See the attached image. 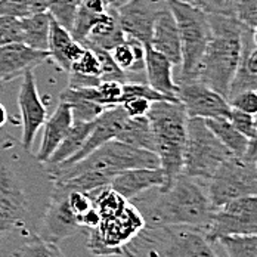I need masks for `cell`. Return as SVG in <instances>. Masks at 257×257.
<instances>
[{
	"mask_svg": "<svg viewBox=\"0 0 257 257\" xmlns=\"http://www.w3.org/2000/svg\"><path fill=\"white\" fill-rule=\"evenodd\" d=\"M52 185L45 164L20 141L0 139V257L37 235Z\"/></svg>",
	"mask_w": 257,
	"mask_h": 257,
	"instance_id": "1",
	"label": "cell"
},
{
	"mask_svg": "<svg viewBox=\"0 0 257 257\" xmlns=\"http://www.w3.org/2000/svg\"><path fill=\"white\" fill-rule=\"evenodd\" d=\"M52 182L70 189L90 192L108 186L112 178L130 169H157L160 160L155 153L126 145L117 139L108 141L84 158L71 164L46 166Z\"/></svg>",
	"mask_w": 257,
	"mask_h": 257,
	"instance_id": "2",
	"label": "cell"
},
{
	"mask_svg": "<svg viewBox=\"0 0 257 257\" xmlns=\"http://www.w3.org/2000/svg\"><path fill=\"white\" fill-rule=\"evenodd\" d=\"M155 191L153 195L145 192L132 200L147 228L191 226L206 231L214 207L204 182L179 175L169 189Z\"/></svg>",
	"mask_w": 257,
	"mask_h": 257,
	"instance_id": "3",
	"label": "cell"
},
{
	"mask_svg": "<svg viewBox=\"0 0 257 257\" xmlns=\"http://www.w3.org/2000/svg\"><path fill=\"white\" fill-rule=\"evenodd\" d=\"M210 39L198 70L197 80L228 96L229 84L241 55V39L245 27L231 14H208Z\"/></svg>",
	"mask_w": 257,
	"mask_h": 257,
	"instance_id": "4",
	"label": "cell"
},
{
	"mask_svg": "<svg viewBox=\"0 0 257 257\" xmlns=\"http://www.w3.org/2000/svg\"><path fill=\"white\" fill-rule=\"evenodd\" d=\"M127 257H222L204 229L191 226L144 228L124 251Z\"/></svg>",
	"mask_w": 257,
	"mask_h": 257,
	"instance_id": "5",
	"label": "cell"
},
{
	"mask_svg": "<svg viewBox=\"0 0 257 257\" xmlns=\"http://www.w3.org/2000/svg\"><path fill=\"white\" fill-rule=\"evenodd\" d=\"M147 117L154 135V153L166 176V183L160 191H166L182 175L188 115L180 102L157 101L151 103Z\"/></svg>",
	"mask_w": 257,
	"mask_h": 257,
	"instance_id": "6",
	"label": "cell"
},
{
	"mask_svg": "<svg viewBox=\"0 0 257 257\" xmlns=\"http://www.w3.org/2000/svg\"><path fill=\"white\" fill-rule=\"evenodd\" d=\"M167 5L179 28L180 70L175 77V83L197 80L211 34L208 14L192 3L180 0H167Z\"/></svg>",
	"mask_w": 257,
	"mask_h": 257,
	"instance_id": "7",
	"label": "cell"
},
{
	"mask_svg": "<svg viewBox=\"0 0 257 257\" xmlns=\"http://www.w3.org/2000/svg\"><path fill=\"white\" fill-rule=\"evenodd\" d=\"M231 153L207 127L204 118L188 117L182 175L206 183Z\"/></svg>",
	"mask_w": 257,
	"mask_h": 257,
	"instance_id": "8",
	"label": "cell"
},
{
	"mask_svg": "<svg viewBox=\"0 0 257 257\" xmlns=\"http://www.w3.org/2000/svg\"><path fill=\"white\" fill-rule=\"evenodd\" d=\"M145 228V220L133 203L127 201L117 216L101 217L87 232V248L93 256H124L127 245Z\"/></svg>",
	"mask_w": 257,
	"mask_h": 257,
	"instance_id": "9",
	"label": "cell"
},
{
	"mask_svg": "<svg viewBox=\"0 0 257 257\" xmlns=\"http://www.w3.org/2000/svg\"><path fill=\"white\" fill-rule=\"evenodd\" d=\"M207 194L213 207H220L232 200L257 194L256 161L231 155L206 182Z\"/></svg>",
	"mask_w": 257,
	"mask_h": 257,
	"instance_id": "10",
	"label": "cell"
},
{
	"mask_svg": "<svg viewBox=\"0 0 257 257\" xmlns=\"http://www.w3.org/2000/svg\"><path fill=\"white\" fill-rule=\"evenodd\" d=\"M257 232V198L256 195L242 197L213 210L207 236L214 241L225 235H244Z\"/></svg>",
	"mask_w": 257,
	"mask_h": 257,
	"instance_id": "11",
	"label": "cell"
},
{
	"mask_svg": "<svg viewBox=\"0 0 257 257\" xmlns=\"http://www.w3.org/2000/svg\"><path fill=\"white\" fill-rule=\"evenodd\" d=\"M80 232H84V229L80 225L77 214L68 201V189L53 182L49 201L42 217L37 236L59 242Z\"/></svg>",
	"mask_w": 257,
	"mask_h": 257,
	"instance_id": "12",
	"label": "cell"
},
{
	"mask_svg": "<svg viewBox=\"0 0 257 257\" xmlns=\"http://www.w3.org/2000/svg\"><path fill=\"white\" fill-rule=\"evenodd\" d=\"M176 96L183 105L186 115L198 118L228 117L231 106L220 93L200 80L178 83Z\"/></svg>",
	"mask_w": 257,
	"mask_h": 257,
	"instance_id": "13",
	"label": "cell"
},
{
	"mask_svg": "<svg viewBox=\"0 0 257 257\" xmlns=\"http://www.w3.org/2000/svg\"><path fill=\"white\" fill-rule=\"evenodd\" d=\"M18 106L21 114L23 132L20 142L23 147L31 151L34 139L39 130L43 127L48 118V109L43 103L34 77V70H28L21 76V84L18 90Z\"/></svg>",
	"mask_w": 257,
	"mask_h": 257,
	"instance_id": "14",
	"label": "cell"
},
{
	"mask_svg": "<svg viewBox=\"0 0 257 257\" xmlns=\"http://www.w3.org/2000/svg\"><path fill=\"white\" fill-rule=\"evenodd\" d=\"M167 0H132L115 9L118 26L126 37L150 45L154 23Z\"/></svg>",
	"mask_w": 257,
	"mask_h": 257,
	"instance_id": "15",
	"label": "cell"
},
{
	"mask_svg": "<svg viewBox=\"0 0 257 257\" xmlns=\"http://www.w3.org/2000/svg\"><path fill=\"white\" fill-rule=\"evenodd\" d=\"M46 61H49L48 52L36 51L24 43L0 46V83H12Z\"/></svg>",
	"mask_w": 257,
	"mask_h": 257,
	"instance_id": "16",
	"label": "cell"
},
{
	"mask_svg": "<svg viewBox=\"0 0 257 257\" xmlns=\"http://www.w3.org/2000/svg\"><path fill=\"white\" fill-rule=\"evenodd\" d=\"M127 117L128 115L121 105H112V106L105 108L93 121V127L90 130L84 145L80 148V151L76 155H73L68 161L61 163V164L76 163L78 160L84 158L86 155L90 154L92 151H95L96 148H99L105 142L115 139Z\"/></svg>",
	"mask_w": 257,
	"mask_h": 257,
	"instance_id": "17",
	"label": "cell"
},
{
	"mask_svg": "<svg viewBox=\"0 0 257 257\" xmlns=\"http://www.w3.org/2000/svg\"><path fill=\"white\" fill-rule=\"evenodd\" d=\"M166 183V176L160 167L157 169H130L115 175L109 186L118 192L124 200L132 201L139 195L153 189H161Z\"/></svg>",
	"mask_w": 257,
	"mask_h": 257,
	"instance_id": "18",
	"label": "cell"
},
{
	"mask_svg": "<svg viewBox=\"0 0 257 257\" xmlns=\"http://www.w3.org/2000/svg\"><path fill=\"white\" fill-rule=\"evenodd\" d=\"M257 89V43L256 30L248 27L242 31L241 39V55L239 62L235 70V74L231 80L229 90L226 99L244 90H256Z\"/></svg>",
	"mask_w": 257,
	"mask_h": 257,
	"instance_id": "19",
	"label": "cell"
},
{
	"mask_svg": "<svg viewBox=\"0 0 257 257\" xmlns=\"http://www.w3.org/2000/svg\"><path fill=\"white\" fill-rule=\"evenodd\" d=\"M150 46L169 58L175 67L180 64L179 28L169 5H166L155 20Z\"/></svg>",
	"mask_w": 257,
	"mask_h": 257,
	"instance_id": "20",
	"label": "cell"
},
{
	"mask_svg": "<svg viewBox=\"0 0 257 257\" xmlns=\"http://www.w3.org/2000/svg\"><path fill=\"white\" fill-rule=\"evenodd\" d=\"M84 51V46L73 39L71 33L59 26L51 17V28H49V42H48V53L49 61H52L61 71L68 73L71 65L80 58Z\"/></svg>",
	"mask_w": 257,
	"mask_h": 257,
	"instance_id": "21",
	"label": "cell"
},
{
	"mask_svg": "<svg viewBox=\"0 0 257 257\" xmlns=\"http://www.w3.org/2000/svg\"><path fill=\"white\" fill-rule=\"evenodd\" d=\"M71 124H73V114H71L70 105L64 101H59L53 114L49 118H46V121L43 124L45 128H43V135H42L40 148L34 154L40 163H43V164L48 163V160L51 158L56 147L61 144L64 136L68 133Z\"/></svg>",
	"mask_w": 257,
	"mask_h": 257,
	"instance_id": "22",
	"label": "cell"
},
{
	"mask_svg": "<svg viewBox=\"0 0 257 257\" xmlns=\"http://www.w3.org/2000/svg\"><path fill=\"white\" fill-rule=\"evenodd\" d=\"M173 68L175 65L169 58L153 49L150 45L145 46V81L157 92L178 98V84L175 83Z\"/></svg>",
	"mask_w": 257,
	"mask_h": 257,
	"instance_id": "23",
	"label": "cell"
},
{
	"mask_svg": "<svg viewBox=\"0 0 257 257\" xmlns=\"http://www.w3.org/2000/svg\"><path fill=\"white\" fill-rule=\"evenodd\" d=\"M124 40H126V34L118 26L115 9H108V12L103 14L102 18L90 28L81 45L84 48L95 46L103 51L111 52L117 45L123 43Z\"/></svg>",
	"mask_w": 257,
	"mask_h": 257,
	"instance_id": "24",
	"label": "cell"
},
{
	"mask_svg": "<svg viewBox=\"0 0 257 257\" xmlns=\"http://www.w3.org/2000/svg\"><path fill=\"white\" fill-rule=\"evenodd\" d=\"M207 127L213 132V135L220 141V144L235 157H244L248 151L251 142L256 139H248L241 135L236 128L231 124L226 117H213L204 118Z\"/></svg>",
	"mask_w": 257,
	"mask_h": 257,
	"instance_id": "25",
	"label": "cell"
},
{
	"mask_svg": "<svg viewBox=\"0 0 257 257\" xmlns=\"http://www.w3.org/2000/svg\"><path fill=\"white\" fill-rule=\"evenodd\" d=\"M115 139L139 150H145L151 153L155 151L154 135H153L151 123L147 115L127 117Z\"/></svg>",
	"mask_w": 257,
	"mask_h": 257,
	"instance_id": "26",
	"label": "cell"
},
{
	"mask_svg": "<svg viewBox=\"0 0 257 257\" xmlns=\"http://www.w3.org/2000/svg\"><path fill=\"white\" fill-rule=\"evenodd\" d=\"M109 53L114 62L127 76H138L145 73V45L139 40L126 37L123 43L117 45Z\"/></svg>",
	"mask_w": 257,
	"mask_h": 257,
	"instance_id": "27",
	"label": "cell"
},
{
	"mask_svg": "<svg viewBox=\"0 0 257 257\" xmlns=\"http://www.w3.org/2000/svg\"><path fill=\"white\" fill-rule=\"evenodd\" d=\"M20 20L23 27V43L36 51L48 52L51 28L49 12H33Z\"/></svg>",
	"mask_w": 257,
	"mask_h": 257,
	"instance_id": "28",
	"label": "cell"
},
{
	"mask_svg": "<svg viewBox=\"0 0 257 257\" xmlns=\"http://www.w3.org/2000/svg\"><path fill=\"white\" fill-rule=\"evenodd\" d=\"M92 127H93V121L92 123L73 121L68 133L64 136L61 144L56 147V150L53 151L51 158L45 164L46 166H56V164L68 161L73 155L77 154L78 151H80V148L84 145V142H86V139H87Z\"/></svg>",
	"mask_w": 257,
	"mask_h": 257,
	"instance_id": "29",
	"label": "cell"
},
{
	"mask_svg": "<svg viewBox=\"0 0 257 257\" xmlns=\"http://www.w3.org/2000/svg\"><path fill=\"white\" fill-rule=\"evenodd\" d=\"M222 257H257V235H225L214 239Z\"/></svg>",
	"mask_w": 257,
	"mask_h": 257,
	"instance_id": "30",
	"label": "cell"
},
{
	"mask_svg": "<svg viewBox=\"0 0 257 257\" xmlns=\"http://www.w3.org/2000/svg\"><path fill=\"white\" fill-rule=\"evenodd\" d=\"M59 99L67 102L71 108V114H73V121H84V123H92L96 120V117L102 112L105 108L101 103L89 101L83 96H80L76 90L73 89H65L61 95Z\"/></svg>",
	"mask_w": 257,
	"mask_h": 257,
	"instance_id": "31",
	"label": "cell"
},
{
	"mask_svg": "<svg viewBox=\"0 0 257 257\" xmlns=\"http://www.w3.org/2000/svg\"><path fill=\"white\" fill-rule=\"evenodd\" d=\"M9 257H65L58 242L43 239L37 235L24 241Z\"/></svg>",
	"mask_w": 257,
	"mask_h": 257,
	"instance_id": "32",
	"label": "cell"
},
{
	"mask_svg": "<svg viewBox=\"0 0 257 257\" xmlns=\"http://www.w3.org/2000/svg\"><path fill=\"white\" fill-rule=\"evenodd\" d=\"M78 5L80 3L77 0H52L48 12L59 26L70 31L77 14Z\"/></svg>",
	"mask_w": 257,
	"mask_h": 257,
	"instance_id": "33",
	"label": "cell"
},
{
	"mask_svg": "<svg viewBox=\"0 0 257 257\" xmlns=\"http://www.w3.org/2000/svg\"><path fill=\"white\" fill-rule=\"evenodd\" d=\"M229 14L244 27L257 28V0H232L228 5Z\"/></svg>",
	"mask_w": 257,
	"mask_h": 257,
	"instance_id": "34",
	"label": "cell"
},
{
	"mask_svg": "<svg viewBox=\"0 0 257 257\" xmlns=\"http://www.w3.org/2000/svg\"><path fill=\"white\" fill-rule=\"evenodd\" d=\"M89 49L96 53L98 56V61H99V78L101 81L103 80H115V81H128V76L114 62L111 53L108 51H103V49H99V48H95V46H90Z\"/></svg>",
	"mask_w": 257,
	"mask_h": 257,
	"instance_id": "35",
	"label": "cell"
},
{
	"mask_svg": "<svg viewBox=\"0 0 257 257\" xmlns=\"http://www.w3.org/2000/svg\"><path fill=\"white\" fill-rule=\"evenodd\" d=\"M23 43L21 20L14 17H0V46Z\"/></svg>",
	"mask_w": 257,
	"mask_h": 257,
	"instance_id": "36",
	"label": "cell"
},
{
	"mask_svg": "<svg viewBox=\"0 0 257 257\" xmlns=\"http://www.w3.org/2000/svg\"><path fill=\"white\" fill-rule=\"evenodd\" d=\"M233 127L236 128L241 135H244L248 139H256V118L254 114H248L244 111H238L231 108L228 117H226Z\"/></svg>",
	"mask_w": 257,
	"mask_h": 257,
	"instance_id": "37",
	"label": "cell"
},
{
	"mask_svg": "<svg viewBox=\"0 0 257 257\" xmlns=\"http://www.w3.org/2000/svg\"><path fill=\"white\" fill-rule=\"evenodd\" d=\"M70 71H74L78 74H84V76H93V77H99V61H98V56L96 53L89 49V48H84L83 53L80 55L77 61L71 65Z\"/></svg>",
	"mask_w": 257,
	"mask_h": 257,
	"instance_id": "38",
	"label": "cell"
},
{
	"mask_svg": "<svg viewBox=\"0 0 257 257\" xmlns=\"http://www.w3.org/2000/svg\"><path fill=\"white\" fill-rule=\"evenodd\" d=\"M98 92L105 106L120 105L123 95V83L115 80H103L98 84Z\"/></svg>",
	"mask_w": 257,
	"mask_h": 257,
	"instance_id": "39",
	"label": "cell"
},
{
	"mask_svg": "<svg viewBox=\"0 0 257 257\" xmlns=\"http://www.w3.org/2000/svg\"><path fill=\"white\" fill-rule=\"evenodd\" d=\"M226 101L233 109L244 111L248 114H256L257 112L256 90H244V92L235 93V95L229 96Z\"/></svg>",
	"mask_w": 257,
	"mask_h": 257,
	"instance_id": "40",
	"label": "cell"
},
{
	"mask_svg": "<svg viewBox=\"0 0 257 257\" xmlns=\"http://www.w3.org/2000/svg\"><path fill=\"white\" fill-rule=\"evenodd\" d=\"M30 14L26 0H0V17L23 18Z\"/></svg>",
	"mask_w": 257,
	"mask_h": 257,
	"instance_id": "41",
	"label": "cell"
},
{
	"mask_svg": "<svg viewBox=\"0 0 257 257\" xmlns=\"http://www.w3.org/2000/svg\"><path fill=\"white\" fill-rule=\"evenodd\" d=\"M151 103H153L151 101L145 98H130L120 105L123 106V109L126 111L128 117H142L148 114Z\"/></svg>",
	"mask_w": 257,
	"mask_h": 257,
	"instance_id": "42",
	"label": "cell"
},
{
	"mask_svg": "<svg viewBox=\"0 0 257 257\" xmlns=\"http://www.w3.org/2000/svg\"><path fill=\"white\" fill-rule=\"evenodd\" d=\"M68 89H81V87H95L101 83V78L93 76H84L74 71H68Z\"/></svg>",
	"mask_w": 257,
	"mask_h": 257,
	"instance_id": "43",
	"label": "cell"
},
{
	"mask_svg": "<svg viewBox=\"0 0 257 257\" xmlns=\"http://www.w3.org/2000/svg\"><path fill=\"white\" fill-rule=\"evenodd\" d=\"M192 5L206 14H229L226 0H192Z\"/></svg>",
	"mask_w": 257,
	"mask_h": 257,
	"instance_id": "44",
	"label": "cell"
},
{
	"mask_svg": "<svg viewBox=\"0 0 257 257\" xmlns=\"http://www.w3.org/2000/svg\"><path fill=\"white\" fill-rule=\"evenodd\" d=\"M30 14L33 12H48L52 0H26Z\"/></svg>",
	"mask_w": 257,
	"mask_h": 257,
	"instance_id": "45",
	"label": "cell"
},
{
	"mask_svg": "<svg viewBox=\"0 0 257 257\" xmlns=\"http://www.w3.org/2000/svg\"><path fill=\"white\" fill-rule=\"evenodd\" d=\"M8 120H9V114H8V109H6V106L2 103L0 101V127H3L6 123H8Z\"/></svg>",
	"mask_w": 257,
	"mask_h": 257,
	"instance_id": "46",
	"label": "cell"
},
{
	"mask_svg": "<svg viewBox=\"0 0 257 257\" xmlns=\"http://www.w3.org/2000/svg\"><path fill=\"white\" fill-rule=\"evenodd\" d=\"M132 0H108V5H109V9H118L120 6L126 5Z\"/></svg>",
	"mask_w": 257,
	"mask_h": 257,
	"instance_id": "47",
	"label": "cell"
},
{
	"mask_svg": "<svg viewBox=\"0 0 257 257\" xmlns=\"http://www.w3.org/2000/svg\"><path fill=\"white\" fill-rule=\"evenodd\" d=\"M11 83H0V98L6 93V90H8V86H9Z\"/></svg>",
	"mask_w": 257,
	"mask_h": 257,
	"instance_id": "48",
	"label": "cell"
},
{
	"mask_svg": "<svg viewBox=\"0 0 257 257\" xmlns=\"http://www.w3.org/2000/svg\"><path fill=\"white\" fill-rule=\"evenodd\" d=\"M180 2H186V3H192V0H180Z\"/></svg>",
	"mask_w": 257,
	"mask_h": 257,
	"instance_id": "49",
	"label": "cell"
},
{
	"mask_svg": "<svg viewBox=\"0 0 257 257\" xmlns=\"http://www.w3.org/2000/svg\"><path fill=\"white\" fill-rule=\"evenodd\" d=\"M231 2H232V0H226V5H229Z\"/></svg>",
	"mask_w": 257,
	"mask_h": 257,
	"instance_id": "50",
	"label": "cell"
},
{
	"mask_svg": "<svg viewBox=\"0 0 257 257\" xmlns=\"http://www.w3.org/2000/svg\"><path fill=\"white\" fill-rule=\"evenodd\" d=\"M77 2H78V3H80V2H81V0H77Z\"/></svg>",
	"mask_w": 257,
	"mask_h": 257,
	"instance_id": "51",
	"label": "cell"
}]
</instances>
